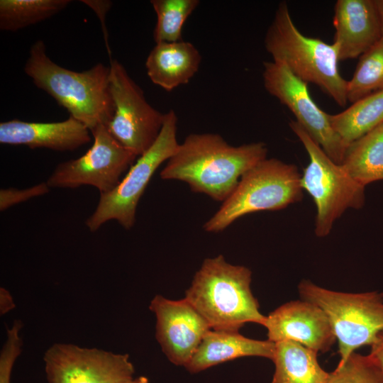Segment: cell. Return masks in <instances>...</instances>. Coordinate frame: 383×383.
<instances>
[{"label":"cell","mask_w":383,"mask_h":383,"mask_svg":"<svg viewBox=\"0 0 383 383\" xmlns=\"http://www.w3.org/2000/svg\"><path fill=\"white\" fill-rule=\"evenodd\" d=\"M262 142L233 146L216 133H192L179 145L160 172L165 180L186 182L190 189L223 202L242 176L267 158Z\"/></svg>","instance_id":"1"},{"label":"cell","mask_w":383,"mask_h":383,"mask_svg":"<svg viewBox=\"0 0 383 383\" xmlns=\"http://www.w3.org/2000/svg\"><path fill=\"white\" fill-rule=\"evenodd\" d=\"M24 72L91 132L108 126L114 112L109 67L98 63L82 72L68 70L53 62L43 41L37 40L30 49Z\"/></svg>","instance_id":"2"},{"label":"cell","mask_w":383,"mask_h":383,"mask_svg":"<svg viewBox=\"0 0 383 383\" xmlns=\"http://www.w3.org/2000/svg\"><path fill=\"white\" fill-rule=\"evenodd\" d=\"M251 279L250 269L219 255L204 260L184 298L213 330L238 331L247 323L263 326L266 316L251 291Z\"/></svg>","instance_id":"3"},{"label":"cell","mask_w":383,"mask_h":383,"mask_svg":"<svg viewBox=\"0 0 383 383\" xmlns=\"http://www.w3.org/2000/svg\"><path fill=\"white\" fill-rule=\"evenodd\" d=\"M264 43L273 61L283 63L302 81L317 85L340 106H345L348 81L339 72L335 45L301 33L285 1L278 4Z\"/></svg>","instance_id":"4"},{"label":"cell","mask_w":383,"mask_h":383,"mask_svg":"<svg viewBox=\"0 0 383 383\" xmlns=\"http://www.w3.org/2000/svg\"><path fill=\"white\" fill-rule=\"evenodd\" d=\"M302 197L301 174L296 166L265 158L242 176L231 194L203 228L207 232H221L245 215L283 209Z\"/></svg>","instance_id":"5"},{"label":"cell","mask_w":383,"mask_h":383,"mask_svg":"<svg viewBox=\"0 0 383 383\" xmlns=\"http://www.w3.org/2000/svg\"><path fill=\"white\" fill-rule=\"evenodd\" d=\"M289 124L309 155V164L301 175V186L316 205L315 234L325 237L347 209L363 206L365 187L329 157L296 121H292Z\"/></svg>","instance_id":"6"},{"label":"cell","mask_w":383,"mask_h":383,"mask_svg":"<svg viewBox=\"0 0 383 383\" xmlns=\"http://www.w3.org/2000/svg\"><path fill=\"white\" fill-rule=\"evenodd\" d=\"M298 289L302 299L326 314L338 342L340 360L360 347L370 346L383 331V293L336 292L306 279Z\"/></svg>","instance_id":"7"},{"label":"cell","mask_w":383,"mask_h":383,"mask_svg":"<svg viewBox=\"0 0 383 383\" xmlns=\"http://www.w3.org/2000/svg\"><path fill=\"white\" fill-rule=\"evenodd\" d=\"M177 117L173 110L165 113L160 133L152 145L133 163L111 192L100 194L93 213L86 226L91 232L104 223L115 220L126 230L135 224L137 206L152 176L176 152Z\"/></svg>","instance_id":"8"},{"label":"cell","mask_w":383,"mask_h":383,"mask_svg":"<svg viewBox=\"0 0 383 383\" xmlns=\"http://www.w3.org/2000/svg\"><path fill=\"white\" fill-rule=\"evenodd\" d=\"M109 68L114 112L107 128L119 143L139 157L157 138L165 113L148 102L142 89L121 62L111 60Z\"/></svg>","instance_id":"9"},{"label":"cell","mask_w":383,"mask_h":383,"mask_svg":"<svg viewBox=\"0 0 383 383\" xmlns=\"http://www.w3.org/2000/svg\"><path fill=\"white\" fill-rule=\"evenodd\" d=\"M91 133V147L81 157L59 163L46 182L50 188L90 185L105 194L120 183L138 156L119 143L106 126H99Z\"/></svg>","instance_id":"10"},{"label":"cell","mask_w":383,"mask_h":383,"mask_svg":"<svg viewBox=\"0 0 383 383\" xmlns=\"http://www.w3.org/2000/svg\"><path fill=\"white\" fill-rule=\"evenodd\" d=\"M265 89L296 117V121L335 162L341 164L348 145L333 129L329 114L311 98L307 83L294 74L283 63H263Z\"/></svg>","instance_id":"11"},{"label":"cell","mask_w":383,"mask_h":383,"mask_svg":"<svg viewBox=\"0 0 383 383\" xmlns=\"http://www.w3.org/2000/svg\"><path fill=\"white\" fill-rule=\"evenodd\" d=\"M49 383H121L133 378L127 354L55 343L43 356Z\"/></svg>","instance_id":"12"},{"label":"cell","mask_w":383,"mask_h":383,"mask_svg":"<svg viewBox=\"0 0 383 383\" xmlns=\"http://www.w3.org/2000/svg\"><path fill=\"white\" fill-rule=\"evenodd\" d=\"M149 308L156 318L155 337L162 352L173 364L185 367L211 329L209 324L185 298L155 295Z\"/></svg>","instance_id":"13"},{"label":"cell","mask_w":383,"mask_h":383,"mask_svg":"<svg viewBox=\"0 0 383 383\" xmlns=\"http://www.w3.org/2000/svg\"><path fill=\"white\" fill-rule=\"evenodd\" d=\"M267 340L293 341L317 353L331 349L336 340L325 312L306 300L290 301L266 316Z\"/></svg>","instance_id":"14"},{"label":"cell","mask_w":383,"mask_h":383,"mask_svg":"<svg viewBox=\"0 0 383 383\" xmlns=\"http://www.w3.org/2000/svg\"><path fill=\"white\" fill-rule=\"evenodd\" d=\"M333 24L339 61L360 57L382 38L375 0H338Z\"/></svg>","instance_id":"15"},{"label":"cell","mask_w":383,"mask_h":383,"mask_svg":"<svg viewBox=\"0 0 383 383\" xmlns=\"http://www.w3.org/2000/svg\"><path fill=\"white\" fill-rule=\"evenodd\" d=\"M91 131L70 116L62 121L28 122L13 119L0 123V143L25 145L31 149L48 148L55 151H73L91 141Z\"/></svg>","instance_id":"16"},{"label":"cell","mask_w":383,"mask_h":383,"mask_svg":"<svg viewBox=\"0 0 383 383\" xmlns=\"http://www.w3.org/2000/svg\"><path fill=\"white\" fill-rule=\"evenodd\" d=\"M275 343L246 338L238 331L211 329L185 367L192 373L234 359L256 356L272 360Z\"/></svg>","instance_id":"17"},{"label":"cell","mask_w":383,"mask_h":383,"mask_svg":"<svg viewBox=\"0 0 383 383\" xmlns=\"http://www.w3.org/2000/svg\"><path fill=\"white\" fill-rule=\"evenodd\" d=\"M201 55L190 42L156 43L146 61L147 74L167 91L187 84L198 72Z\"/></svg>","instance_id":"18"},{"label":"cell","mask_w":383,"mask_h":383,"mask_svg":"<svg viewBox=\"0 0 383 383\" xmlns=\"http://www.w3.org/2000/svg\"><path fill=\"white\" fill-rule=\"evenodd\" d=\"M317 354L296 342L275 343L270 383H326L329 372L321 367Z\"/></svg>","instance_id":"19"},{"label":"cell","mask_w":383,"mask_h":383,"mask_svg":"<svg viewBox=\"0 0 383 383\" xmlns=\"http://www.w3.org/2000/svg\"><path fill=\"white\" fill-rule=\"evenodd\" d=\"M340 165L365 187L383 180V123L350 144Z\"/></svg>","instance_id":"20"},{"label":"cell","mask_w":383,"mask_h":383,"mask_svg":"<svg viewBox=\"0 0 383 383\" xmlns=\"http://www.w3.org/2000/svg\"><path fill=\"white\" fill-rule=\"evenodd\" d=\"M335 132L349 145L383 123V90L366 96L345 111L329 114Z\"/></svg>","instance_id":"21"},{"label":"cell","mask_w":383,"mask_h":383,"mask_svg":"<svg viewBox=\"0 0 383 383\" xmlns=\"http://www.w3.org/2000/svg\"><path fill=\"white\" fill-rule=\"evenodd\" d=\"M70 0H1L0 29L17 31L51 18Z\"/></svg>","instance_id":"22"},{"label":"cell","mask_w":383,"mask_h":383,"mask_svg":"<svg viewBox=\"0 0 383 383\" xmlns=\"http://www.w3.org/2000/svg\"><path fill=\"white\" fill-rule=\"evenodd\" d=\"M383 90V38L363 53L347 84L348 101H356Z\"/></svg>","instance_id":"23"},{"label":"cell","mask_w":383,"mask_h":383,"mask_svg":"<svg viewBox=\"0 0 383 383\" xmlns=\"http://www.w3.org/2000/svg\"><path fill=\"white\" fill-rule=\"evenodd\" d=\"M157 21L153 32L155 43L182 40V27L199 4V0H152Z\"/></svg>","instance_id":"24"},{"label":"cell","mask_w":383,"mask_h":383,"mask_svg":"<svg viewBox=\"0 0 383 383\" xmlns=\"http://www.w3.org/2000/svg\"><path fill=\"white\" fill-rule=\"evenodd\" d=\"M326 383H383V374L369 355L353 352L328 373Z\"/></svg>","instance_id":"25"},{"label":"cell","mask_w":383,"mask_h":383,"mask_svg":"<svg viewBox=\"0 0 383 383\" xmlns=\"http://www.w3.org/2000/svg\"><path fill=\"white\" fill-rule=\"evenodd\" d=\"M22 322L16 320L6 330V339L0 353V383L11 382L14 363L22 350Z\"/></svg>","instance_id":"26"},{"label":"cell","mask_w":383,"mask_h":383,"mask_svg":"<svg viewBox=\"0 0 383 383\" xmlns=\"http://www.w3.org/2000/svg\"><path fill=\"white\" fill-rule=\"evenodd\" d=\"M49 190L50 187L47 182H43L26 189H1L0 190V210L4 211L13 205L44 195Z\"/></svg>","instance_id":"27"},{"label":"cell","mask_w":383,"mask_h":383,"mask_svg":"<svg viewBox=\"0 0 383 383\" xmlns=\"http://www.w3.org/2000/svg\"><path fill=\"white\" fill-rule=\"evenodd\" d=\"M81 1L89 6L98 16L101 23L106 49L109 55H111V49L108 40V33L105 23V17L106 13L111 7L112 1L108 0H82Z\"/></svg>","instance_id":"28"},{"label":"cell","mask_w":383,"mask_h":383,"mask_svg":"<svg viewBox=\"0 0 383 383\" xmlns=\"http://www.w3.org/2000/svg\"><path fill=\"white\" fill-rule=\"evenodd\" d=\"M369 355L383 374V331L379 333L374 342L370 345Z\"/></svg>","instance_id":"29"},{"label":"cell","mask_w":383,"mask_h":383,"mask_svg":"<svg viewBox=\"0 0 383 383\" xmlns=\"http://www.w3.org/2000/svg\"><path fill=\"white\" fill-rule=\"evenodd\" d=\"M15 307L13 298L9 291L1 287L0 289V312L5 314Z\"/></svg>","instance_id":"30"},{"label":"cell","mask_w":383,"mask_h":383,"mask_svg":"<svg viewBox=\"0 0 383 383\" xmlns=\"http://www.w3.org/2000/svg\"><path fill=\"white\" fill-rule=\"evenodd\" d=\"M375 3L379 17L382 34L383 38V0H375Z\"/></svg>","instance_id":"31"},{"label":"cell","mask_w":383,"mask_h":383,"mask_svg":"<svg viewBox=\"0 0 383 383\" xmlns=\"http://www.w3.org/2000/svg\"><path fill=\"white\" fill-rule=\"evenodd\" d=\"M121 383H149L147 377L144 376L138 377L137 378H132Z\"/></svg>","instance_id":"32"}]
</instances>
